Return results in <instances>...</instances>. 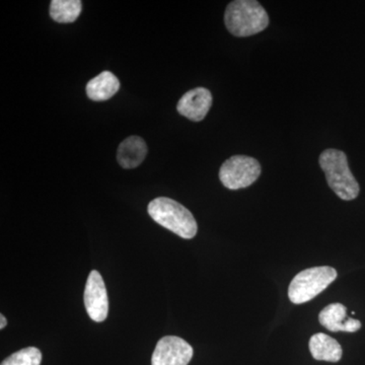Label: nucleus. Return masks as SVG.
<instances>
[{"instance_id": "obj_1", "label": "nucleus", "mask_w": 365, "mask_h": 365, "mask_svg": "<svg viewBox=\"0 0 365 365\" xmlns=\"http://www.w3.org/2000/svg\"><path fill=\"white\" fill-rule=\"evenodd\" d=\"M225 23L235 37H249L267 28L269 16L256 0H235L227 7Z\"/></svg>"}, {"instance_id": "obj_2", "label": "nucleus", "mask_w": 365, "mask_h": 365, "mask_svg": "<svg viewBox=\"0 0 365 365\" xmlns=\"http://www.w3.org/2000/svg\"><path fill=\"white\" fill-rule=\"evenodd\" d=\"M148 210L155 222L182 239L191 240L195 237L198 230L195 218L188 209L177 201L160 197L148 204Z\"/></svg>"}, {"instance_id": "obj_3", "label": "nucleus", "mask_w": 365, "mask_h": 365, "mask_svg": "<svg viewBox=\"0 0 365 365\" xmlns=\"http://www.w3.org/2000/svg\"><path fill=\"white\" fill-rule=\"evenodd\" d=\"M319 165L326 175L329 187L342 200H354L359 196V182L349 169L347 157L343 151L326 150L319 155Z\"/></svg>"}, {"instance_id": "obj_4", "label": "nucleus", "mask_w": 365, "mask_h": 365, "mask_svg": "<svg viewBox=\"0 0 365 365\" xmlns=\"http://www.w3.org/2000/svg\"><path fill=\"white\" fill-rule=\"evenodd\" d=\"M337 271L330 266L306 269L297 274L288 288V297L294 304L314 299L337 278Z\"/></svg>"}, {"instance_id": "obj_5", "label": "nucleus", "mask_w": 365, "mask_h": 365, "mask_svg": "<svg viewBox=\"0 0 365 365\" xmlns=\"http://www.w3.org/2000/svg\"><path fill=\"white\" fill-rule=\"evenodd\" d=\"M261 175V165L256 158L235 155L225 160L220 170V179L225 188L239 190L251 186Z\"/></svg>"}, {"instance_id": "obj_6", "label": "nucleus", "mask_w": 365, "mask_h": 365, "mask_svg": "<svg viewBox=\"0 0 365 365\" xmlns=\"http://www.w3.org/2000/svg\"><path fill=\"white\" fill-rule=\"evenodd\" d=\"M193 348L177 336H165L158 341L151 357V365H188Z\"/></svg>"}, {"instance_id": "obj_7", "label": "nucleus", "mask_w": 365, "mask_h": 365, "mask_svg": "<svg viewBox=\"0 0 365 365\" xmlns=\"http://www.w3.org/2000/svg\"><path fill=\"white\" fill-rule=\"evenodd\" d=\"M83 300L86 312L93 322L102 323L107 319L109 313L107 288L102 275L97 270L91 271L88 275Z\"/></svg>"}, {"instance_id": "obj_8", "label": "nucleus", "mask_w": 365, "mask_h": 365, "mask_svg": "<svg viewBox=\"0 0 365 365\" xmlns=\"http://www.w3.org/2000/svg\"><path fill=\"white\" fill-rule=\"evenodd\" d=\"M212 105V95L205 88L187 91L178 103L177 110L182 116L194 122L202 121Z\"/></svg>"}, {"instance_id": "obj_9", "label": "nucleus", "mask_w": 365, "mask_h": 365, "mask_svg": "<svg viewBox=\"0 0 365 365\" xmlns=\"http://www.w3.org/2000/svg\"><path fill=\"white\" fill-rule=\"evenodd\" d=\"M319 324L331 332H357L361 328L359 319L348 318L347 309L341 304H331L319 314Z\"/></svg>"}, {"instance_id": "obj_10", "label": "nucleus", "mask_w": 365, "mask_h": 365, "mask_svg": "<svg viewBox=\"0 0 365 365\" xmlns=\"http://www.w3.org/2000/svg\"><path fill=\"white\" fill-rule=\"evenodd\" d=\"M148 155V145L139 136H130L120 144L117 160L124 169H135L143 163Z\"/></svg>"}, {"instance_id": "obj_11", "label": "nucleus", "mask_w": 365, "mask_h": 365, "mask_svg": "<svg viewBox=\"0 0 365 365\" xmlns=\"http://www.w3.org/2000/svg\"><path fill=\"white\" fill-rule=\"evenodd\" d=\"M120 90V81L116 76L110 71H104L88 81L86 85V95L95 102L110 100Z\"/></svg>"}, {"instance_id": "obj_12", "label": "nucleus", "mask_w": 365, "mask_h": 365, "mask_svg": "<svg viewBox=\"0 0 365 365\" xmlns=\"http://www.w3.org/2000/svg\"><path fill=\"white\" fill-rule=\"evenodd\" d=\"M309 351L319 361L338 362L342 359V347L338 341L324 333L314 334L311 338Z\"/></svg>"}, {"instance_id": "obj_13", "label": "nucleus", "mask_w": 365, "mask_h": 365, "mask_svg": "<svg viewBox=\"0 0 365 365\" xmlns=\"http://www.w3.org/2000/svg\"><path fill=\"white\" fill-rule=\"evenodd\" d=\"M83 4L79 0H53L50 4V16L57 23L68 24L78 20Z\"/></svg>"}, {"instance_id": "obj_14", "label": "nucleus", "mask_w": 365, "mask_h": 365, "mask_svg": "<svg viewBox=\"0 0 365 365\" xmlns=\"http://www.w3.org/2000/svg\"><path fill=\"white\" fill-rule=\"evenodd\" d=\"M42 362V353L36 347H26L20 351L14 352L7 357L0 365H40Z\"/></svg>"}, {"instance_id": "obj_15", "label": "nucleus", "mask_w": 365, "mask_h": 365, "mask_svg": "<svg viewBox=\"0 0 365 365\" xmlns=\"http://www.w3.org/2000/svg\"><path fill=\"white\" fill-rule=\"evenodd\" d=\"M7 321L6 317L4 314H0V329H4V327L6 326Z\"/></svg>"}]
</instances>
